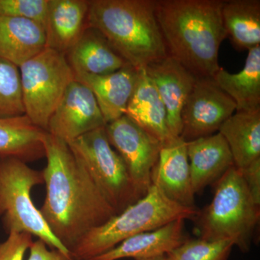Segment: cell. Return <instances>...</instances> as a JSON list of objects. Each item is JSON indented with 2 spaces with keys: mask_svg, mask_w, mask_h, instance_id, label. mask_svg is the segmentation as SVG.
<instances>
[{
  "mask_svg": "<svg viewBox=\"0 0 260 260\" xmlns=\"http://www.w3.org/2000/svg\"><path fill=\"white\" fill-rule=\"evenodd\" d=\"M42 184H44L42 171L29 167L18 158L0 157V219L7 232L28 233L51 249L70 255L32 203V188Z\"/></svg>",
  "mask_w": 260,
  "mask_h": 260,
  "instance_id": "cell-6",
  "label": "cell"
},
{
  "mask_svg": "<svg viewBox=\"0 0 260 260\" xmlns=\"http://www.w3.org/2000/svg\"><path fill=\"white\" fill-rule=\"evenodd\" d=\"M152 184L174 203L195 208L186 143L176 137L161 145Z\"/></svg>",
  "mask_w": 260,
  "mask_h": 260,
  "instance_id": "cell-13",
  "label": "cell"
},
{
  "mask_svg": "<svg viewBox=\"0 0 260 260\" xmlns=\"http://www.w3.org/2000/svg\"><path fill=\"white\" fill-rule=\"evenodd\" d=\"M239 171L251 198L255 204L260 206V158Z\"/></svg>",
  "mask_w": 260,
  "mask_h": 260,
  "instance_id": "cell-29",
  "label": "cell"
},
{
  "mask_svg": "<svg viewBox=\"0 0 260 260\" xmlns=\"http://www.w3.org/2000/svg\"><path fill=\"white\" fill-rule=\"evenodd\" d=\"M218 133L226 141L237 169H244L260 158V112L235 113Z\"/></svg>",
  "mask_w": 260,
  "mask_h": 260,
  "instance_id": "cell-23",
  "label": "cell"
},
{
  "mask_svg": "<svg viewBox=\"0 0 260 260\" xmlns=\"http://www.w3.org/2000/svg\"><path fill=\"white\" fill-rule=\"evenodd\" d=\"M25 114L47 131L75 73L64 54L45 48L19 67Z\"/></svg>",
  "mask_w": 260,
  "mask_h": 260,
  "instance_id": "cell-7",
  "label": "cell"
},
{
  "mask_svg": "<svg viewBox=\"0 0 260 260\" xmlns=\"http://www.w3.org/2000/svg\"><path fill=\"white\" fill-rule=\"evenodd\" d=\"M109 143L125 164L140 198L152 186V174L158 162L161 143L124 115L105 126Z\"/></svg>",
  "mask_w": 260,
  "mask_h": 260,
  "instance_id": "cell-9",
  "label": "cell"
},
{
  "mask_svg": "<svg viewBox=\"0 0 260 260\" xmlns=\"http://www.w3.org/2000/svg\"><path fill=\"white\" fill-rule=\"evenodd\" d=\"M184 223L185 220L179 219L155 230L136 234L88 260L137 259L167 254L187 239L184 236Z\"/></svg>",
  "mask_w": 260,
  "mask_h": 260,
  "instance_id": "cell-17",
  "label": "cell"
},
{
  "mask_svg": "<svg viewBox=\"0 0 260 260\" xmlns=\"http://www.w3.org/2000/svg\"><path fill=\"white\" fill-rule=\"evenodd\" d=\"M152 80L167 112V122L173 137H180L181 114L198 77L177 59L168 56L144 69Z\"/></svg>",
  "mask_w": 260,
  "mask_h": 260,
  "instance_id": "cell-12",
  "label": "cell"
},
{
  "mask_svg": "<svg viewBox=\"0 0 260 260\" xmlns=\"http://www.w3.org/2000/svg\"><path fill=\"white\" fill-rule=\"evenodd\" d=\"M106 125L91 90L75 80L53 113L47 132L68 144L82 135Z\"/></svg>",
  "mask_w": 260,
  "mask_h": 260,
  "instance_id": "cell-11",
  "label": "cell"
},
{
  "mask_svg": "<svg viewBox=\"0 0 260 260\" xmlns=\"http://www.w3.org/2000/svg\"><path fill=\"white\" fill-rule=\"evenodd\" d=\"M88 25L99 30L114 50L137 70L169 56L155 0H90Z\"/></svg>",
  "mask_w": 260,
  "mask_h": 260,
  "instance_id": "cell-3",
  "label": "cell"
},
{
  "mask_svg": "<svg viewBox=\"0 0 260 260\" xmlns=\"http://www.w3.org/2000/svg\"><path fill=\"white\" fill-rule=\"evenodd\" d=\"M125 115L158 140L161 145L176 138L169 131L165 106L155 85L144 70H139L136 85L126 107Z\"/></svg>",
  "mask_w": 260,
  "mask_h": 260,
  "instance_id": "cell-18",
  "label": "cell"
},
{
  "mask_svg": "<svg viewBox=\"0 0 260 260\" xmlns=\"http://www.w3.org/2000/svg\"><path fill=\"white\" fill-rule=\"evenodd\" d=\"M88 0H49L46 48L66 55L88 27Z\"/></svg>",
  "mask_w": 260,
  "mask_h": 260,
  "instance_id": "cell-16",
  "label": "cell"
},
{
  "mask_svg": "<svg viewBox=\"0 0 260 260\" xmlns=\"http://www.w3.org/2000/svg\"><path fill=\"white\" fill-rule=\"evenodd\" d=\"M198 209L167 198L152 184L148 192L101 226L84 236L70 251L73 260H88L111 250L128 238L174 220H194Z\"/></svg>",
  "mask_w": 260,
  "mask_h": 260,
  "instance_id": "cell-4",
  "label": "cell"
},
{
  "mask_svg": "<svg viewBox=\"0 0 260 260\" xmlns=\"http://www.w3.org/2000/svg\"><path fill=\"white\" fill-rule=\"evenodd\" d=\"M44 143L46 197L39 210L51 233L70 252L84 236L117 213L68 143L48 133Z\"/></svg>",
  "mask_w": 260,
  "mask_h": 260,
  "instance_id": "cell-1",
  "label": "cell"
},
{
  "mask_svg": "<svg viewBox=\"0 0 260 260\" xmlns=\"http://www.w3.org/2000/svg\"><path fill=\"white\" fill-rule=\"evenodd\" d=\"M209 205L194 218L200 239L210 242L232 241L243 253L250 251L260 217L240 171L232 167L214 184Z\"/></svg>",
  "mask_w": 260,
  "mask_h": 260,
  "instance_id": "cell-5",
  "label": "cell"
},
{
  "mask_svg": "<svg viewBox=\"0 0 260 260\" xmlns=\"http://www.w3.org/2000/svg\"><path fill=\"white\" fill-rule=\"evenodd\" d=\"M222 18L227 37L237 49L260 46L259 0L224 1Z\"/></svg>",
  "mask_w": 260,
  "mask_h": 260,
  "instance_id": "cell-24",
  "label": "cell"
},
{
  "mask_svg": "<svg viewBox=\"0 0 260 260\" xmlns=\"http://www.w3.org/2000/svg\"><path fill=\"white\" fill-rule=\"evenodd\" d=\"M25 115L19 67L0 57V117Z\"/></svg>",
  "mask_w": 260,
  "mask_h": 260,
  "instance_id": "cell-25",
  "label": "cell"
},
{
  "mask_svg": "<svg viewBox=\"0 0 260 260\" xmlns=\"http://www.w3.org/2000/svg\"><path fill=\"white\" fill-rule=\"evenodd\" d=\"M236 109L213 78H198L181 112V138L189 142L215 134Z\"/></svg>",
  "mask_w": 260,
  "mask_h": 260,
  "instance_id": "cell-10",
  "label": "cell"
},
{
  "mask_svg": "<svg viewBox=\"0 0 260 260\" xmlns=\"http://www.w3.org/2000/svg\"><path fill=\"white\" fill-rule=\"evenodd\" d=\"M213 79L232 98L237 112H260V46L248 51L240 72L233 74L220 68Z\"/></svg>",
  "mask_w": 260,
  "mask_h": 260,
  "instance_id": "cell-22",
  "label": "cell"
},
{
  "mask_svg": "<svg viewBox=\"0 0 260 260\" xmlns=\"http://www.w3.org/2000/svg\"><path fill=\"white\" fill-rule=\"evenodd\" d=\"M49 0H0V15L23 18L44 28Z\"/></svg>",
  "mask_w": 260,
  "mask_h": 260,
  "instance_id": "cell-27",
  "label": "cell"
},
{
  "mask_svg": "<svg viewBox=\"0 0 260 260\" xmlns=\"http://www.w3.org/2000/svg\"><path fill=\"white\" fill-rule=\"evenodd\" d=\"M220 0H155L168 54L198 78H213L227 37Z\"/></svg>",
  "mask_w": 260,
  "mask_h": 260,
  "instance_id": "cell-2",
  "label": "cell"
},
{
  "mask_svg": "<svg viewBox=\"0 0 260 260\" xmlns=\"http://www.w3.org/2000/svg\"><path fill=\"white\" fill-rule=\"evenodd\" d=\"M68 145L116 213L140 199L122 158L109 143L105 127L82 135Z\"/></svg>",
  "mask_w": 260,
  "mask_h": 260,
  "instance_id": "cell-8",
  "label": "cell"
},
{
  "mask_svg": "<svg viewBox=\"0 0 260 260\" xmlns=\"http://www.w3.org/2000/svg\"><path fill=\"white\" fill-rule=\"evenodd\" d=\"M139 70L127 64L107 75L74 73L75 80L91 90L107 124L125 115L126 107L136 85Z\"/></svg>",
  "mask_w": 260,
  "mask_h": 260,
  "instance_id": "cell-15",
  "label": "cell"
},
{
  "mask_svg": "<svg viewBox=\"0 0 260 260\" xmlns=\"http://www.w3.org/2000/svg\"><path fill=\"white\" fill-rule=\"evenodd\" d=\"M186 143L191 186L194 194H200L234 167V159L219 133Z\"/></svg>",
  "mask_w": 260,
  "mask_h": 260,
  "instance_id": "cell-14",
  "label": "cell"
},
{
  "mask_svg": "<svg viewBox=\"0 0 260 260\" xmlns=\"http://www.w3.org/2000/svg\"><path fill=\"white\" fill-rule=\"evenodd\" d=\"M135 260H169L167 256V254L164 255H159L155 256H152V257L148 258H141V259H137Z\"/></svg>",
  "mask_w": 260,
  "mask_h": 260,
  "instance_id": "cell-31",
  "label": "cell"
},
{
  "mask_svg": "<svg viewBox=\"0 0 260 260\" xmlns=\"http://www.w3.org/2000/svg\"><path fill=\"white\" fill-rule=\"evenodd\" d=\"M32 243L28 233L11 232L5 242L0 243V260H23Z\"/></svg>",
  "mask_w": 260,
  "mask_h": 260,
  "instance_id": "cell-28",
  "label": "cell"
},
{
  "mask_svg": "<svg viewBox=\"0 0 260 260\" xmlns=\"http://www.w3.org/2000/svg\"><path fill=\"white\" fill-rule=\"evenodd\" d=\"M47 133L25 114L0 117V157H12L25 162L44 158Z\"/></svg>",
  "mask_w": 260,
  "mask_h": 260,
  "instance_id": "cell-21",
  "label": "cell"
},
{
  "mask_svg": "<svg viewBox=\"0 0 260 260\" xmlns=\"http://www.w3.org/2000/svg\"><path fill=\"white\" fill-rule=\"evenodd\" d=\"M45 48V31L40 24L0 15V57L20 67Z\"/></svg>",
  "mask_w": 260,
  "mask_h": 260,
  "instance_id": "cell-20",
  "label": "cell"
},
{
  "mask_svg": "<svg viewBox=\"0 0 260 260\" xmlns=\"http://www.w3.org/2000/svg\"><path fill=\"white\" fill-rule=\"evenodd\" d=\"M234 246L232 241L210 242L187 238L167 256L169 260H227Z\"/></svg>",
  "mask_w": 260,
  "mask_h": 260,
  "instance_id": "cell-26",
  "label": "cell"
},
{
  "mask_svg": "<svg viewBox=\"0 0 260 260\" xmlns=\"http://www.w3.org/2000/svg\"><path fill=\"white\" fill-rule=\"evenodd\" d=\"M30 254L27 260H73L70 255L56 249H49L41 239L32 242L29 248Z\"/></svg>",
  "mask_w": 260,
  "mask_h": 260,
  "instance_id": "cell-30",
  "label": "cell"
},
{
  "mask_svg": "<svg viewBox=\"0 0 260 260\" xmlns=\"http://www.w3.org/2000/svg\"><path fill=\"white\" fill-rule=\"evenodd\" d=\"M65 56L74 73L89 75L110 74L129 64L102 34L89 26Z\"/></svg>",
  "mask_w": 260,
  "mask_h": 260,
  "instance_id": "cell-19",
  "label": "cell"
}]
</instances>
